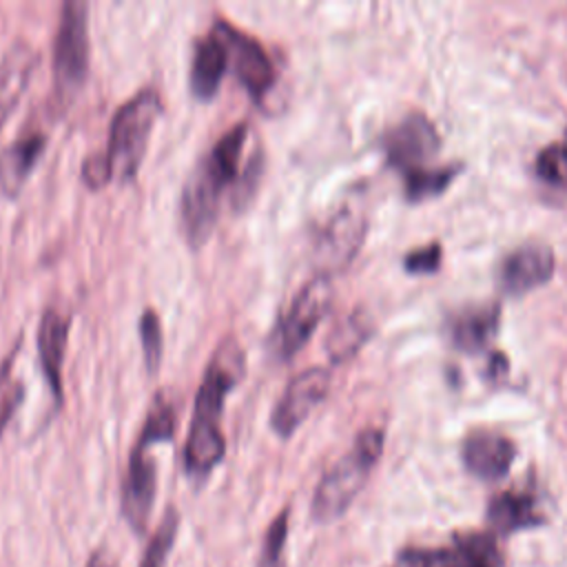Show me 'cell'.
Instances as JSON below:
<instances>
[{"mask_svg":"<svg viewBox=\"0 0 567 567\" xmlns=\"http://www.w3.org/2000/svg\"><path fill=\"white\" fill-rule=\"evenodd\" d=\"M246 372V354L235 337H226L217 343L197 396L190 416V430L184 447V467L190 476L204 478L226 452L224 434L219 427L224 403L230 390L241 381Z\"/></svg>","mask_w":567,"mask_h":567,"instance_id":"1","label":"cell"},{"mask_svg":"<svg viewBox=\"0 0 567 567\" xmlns=\"http://www.w3.org/2000/svg\"><path fill=\"white\" fill-rule=\"evenodd\" d=\"M248 140V124L237 122L230 126L210 151L195 164L190 175L186 177L179 204V217L184 237L193 248L202 246L219 217V204L224 193L239 184L241 173V155Z\"/></svg>","mask_w":567,"mask_h":567,"instance_id":"2","label":"cell"},{"mask_svg":"<svg viewBox=\"0 0 567 567\" xmlns=\"http://www.w3.org/2000/svg\"><path fill=\"white\" fill-rule=\"evenodd\" d=\"M175 423L177 416L171 401L164 394H155L131 450L128 467L122 481V514L137 534L146 529L157 492V467L151 452L155 445L173 439Z\"/></svg>","mask_w":567,"mask_h":567,"instance_id":"3","label":"cell"},{"mask_svg":"<svg viewBox=\"0 0 567 567\" xmlns=\"http://www.w3.org/2000/svg\"><path fill=\"white\" fill-rule=\"evenodd\" d=\"M381 452H383V430L365 427L357 434L350 452L343 454L323 474V478L315 489L310 512L317 523H330L350 507V503L363 489Z\"/></svg>","mask_w":567,"mask_h":567,"instance_id":"4","label":"cell"},{"mask_svg":"<svg viewBox=\"0 0 567 567\" xmlns=\"http://www.w3.org/2000/svg\"><path fill=\"white\" fill-rule=\"evenodd\" d=\"M162 113V97L155 89L144 86L133 97H128L113 115L109 128L106 162L111 175L117 182L135 179L140 164L144 159L151 131Z\"/></svg>","mask_w":567,"mask_h":567,"instance_id":"5","label":"cell"},{"mask_svg":"<svg viewBox=\"0 0 567 567\" xmlns=\"http://www.w3.org/2000/svg\"><path fill=\"white\" fill-rule=\"evenodd\" d=\"M89 73V7L66 0L53 40V89L58 104H69Z\"/></svg>","mask_w":567,"mask_h":567,"instance_id":"6","label":"cell"},{"mask_svg":"<svg viewBox=\"0 0 567 567\" xmlns=\"http://www.w3.org/2000/svg\"><path fill=\"white\" fill-rule=\"evenodd\" d=\"M332 299V284L328 275H315L290 301L272 330V354L281 361L292 359L317 330Z\"/></svg>","mask_w":567,"mask_h":567,"instance_id":"7","label":"cell"},{"mask_svg":"<svg viewBox=\"0 0 567 567\" xmlns=\"http://www.w3.org/2000/svg\"><path fill=\"white\" fill-rule=\"evenodd\" d=\"M210 33L221 42L228 69L255 102H261L275 86L277 73L268 51L248 33L224 18H215Z\"/></svg>","mask_w":567,"mask_h":567,"instance_id":"8","label":"cell"},{"mask_svg":"<svg viewBox=\"0 0 567 567\" xmlns=\"http://www.w3.org/2000/svg\"><path fill=\"white\" fill-rule=\"evenodd\" d=\"M381 144L388 164L401 175V179L434 168L432 159L441 151L436 126L419 111L408 113L392 128H388Z\"/></svg>","mask_w":567,"mask_h":567,"instance_id":"9","label":"cell"},{"mask_svg":"<svg viewBox=\"0 0 567 567\" xmlns=\"http://www.w3.org/2000/svg\"><path fill=\"white\" fill-rule=\"evenodd\" d=\"M368 230V217L354 202H343L321 228L315 244V259L321 275L346 268L359 252Z\"/></svg>","mask_w":567,"mask_h":567,"instance_id":"10","label":"cell"},{"mask_svg":"<svg viewBox=\"0 0 567 567\" xmlns=\"http://www.w3.org/2000/svg\"><path fill=\"white\" fill-rule=\"evenodd\" d=\"M330 388V370L315 365L292 377L272 408L270 427L277 436L288 439L306 421V416L323 401Z\"/></svg>","mask_w":567,"mask_h":567,"instance_id":"11","label":"cell"},{"mask_svg":"<svg viewBox=\"0 0 567 567\" xmlns=\"http://www.w3.org/2000/svg\"><path fill=\"white\" fill-rule=\"evenodd\" d=\"M554 250L547 244L529 241L514 248L498 268L501 288L512 295L520 297L540 286H545L554 275Z\"/></svg>","mask_w":567,"mask_h":567,"instance_id":"12","label":"cell"},{"mask_svg":"<svg viewBox=\"0 0 567 567\" xmlns=\"http://www.w3.org/2000/svg\"><path fill=\"white\" fill-rule=\"evenodd\" d=\"M461 454L470 474L481 481H498L509 472L516 447L505 434L478 427L465 436Z\"/></svg>","mask_w":567,"mask_h":567,"instance_id":"13","label":"cell"},{"mask_svg":"<svg viewBox=\"0 0 567 567\" xmlns=\"http://www.w3.org/2000/svg\"><path fill=\"white\" fill-rule=\"evenodd\" d=\"M69 317L62 315L58 308H47L40 317L38 326V357L44 372V379L51 388V394L58 403L64 401L62 392V363H64V350L69 339Z\"/></svg>","mask_w":567,"mask_h":567,"instance_id":"14","label":"cell"},{"mask_svg":"<svg viewBox=\"0 0 567 567\" xmlns=\"http://www.w3.org/2000/svg\"><path fill=\"white\" fill-rule=\"evenodd\" d=\"M38 51L27 40H16L0 60V128L18 106L38 66Z\"/></svg>","mask_w":567,"mask_h":567,"instance_id":"15","label":"cell"},{"mask_svg":"<svg viewBox=\"0 0 567 567\" xmlns=\"http://www.w3.org/2000/svg\"><path fill=\"white\" fill-rule=\"evenodd\" d=\"M501 323L498 303H478L467 306L454 315L450 321V339L461 352L474 354L496 337Z\"/></svg>","mask_w":567,"mask_h":567,"instance_id":"16","label":"cell"},{"mask_svg":"<svg viewBox=\"0 0 567 567\" xmlns=\"http://www.w3.org/2000/svg\"><path fill=\"white\" fill-rule=\"evenodd\" d=\"M226 69H228V62H226L224 47L215 38V33L208 31L193 47L190 71H188L190 93L197 100H210L217 93Z\"/></svg>","mask_w":567,"mask_h":567,"instance_id":"17","label":"cell"},{"mask_svg":"<svg viewBox=\"0 0 567 567\" xmlns=\"http://www.w3.org/2000/svg\"><path fill=\"white\" fill-rule=\"evenodd\" d=\"M44 135L40 131H29L16 137L2 153H0V190L7 197H16L29 173L33 171L40 153L44 151Z\"/></svg>","mask_w":567,"mask_h":567,"instance_id":"18","label":"cell"},{"mask_svg":"<svg viewBox=\"0 0 567 567\" xmlns=\"http://www.w3.org/2000/svg\"><path fill=\"white\" fill-rule=\"evenodd\" d=\"M374 332V323L372 317L363 310L357 308L352 312H348L328 334L326 339V350L332 363H343L350 357H354L361 346L372 337Z\"/></svg>","mask_w":567,"mask_h":567,"instance_id":"19","label":"cell"},{"mask_svg":"<svg viewBox=\"0 0 567 567\" xmlns=\"http://www.w3.org/2000/svg\"><path fill=\"white\" fill-rule=\"evenodd\" d=\"M487 518L501 534H509L523 527H532L540 523V514L536 512L534 498L523 492H501L489 501Z\"/></svg>","mask_w":567,"mask_h":567,"instance_id":"20","label":"cell"},{"mask_svg":"<svg viewBox=\"0 0 567 567\" xmlns=\"http://www.w3.org/2000/svg\"><path fill=\"white\" fill-rule=\"evenodd\" d=\"M458 171H461V164H443V166H434V168H427L423 173H416V175L403 179L405 197L410 202H421V199H427V197H436L454 182Z\"/></svg>","mask_w":567,"mask_h":567,"instance_id":"21","label":"cell"},{"mask_svg":"<svg viewBox=\"0 0 567 567\" xmlns=\"http://www.w3.org/2000/svg\"><path fill=\"white\" fill-rule=\"evenodd\" d=\"M463 567H501V551L496 547V540L489 534L483 532H470L456 536L454 543Z\"/></svg>","mask_w":567,"mask_h":567,"instance_id":"22","label":"cell"},{"mask_svg":"<svg viewBox=\"0 0 567 567\" xmlns=\"http://www.w3.org/2000/svg\"><path fill=\"white\" fill-rule=\"evenodd\" d=\"M177 525H179V514L175 507H168L144 549L140 567H164V560L177 536Z\"/></svg>","mask_w":567,"mask_h":567,"instance_id":"23","label":"cell"},{"mask_svg":"<svg viewBox=\"0 0 567 567\" xmlns=\"http://www.w3.org/2000/svg\"><path fill=\"white\" fill-rule=\"evenodd\" d=\"M288 536V509H281L268 525L255 567H286L284 547Z\"/></svg>","mask_w":567,"mask_h":567,"instance_id":"24","label":"cell"},{"mask_svg":"<svg viewBox=\"0 0 567 567\" xmlns=\"http://www.w3.org/2000/svg\"><path fill=\"white\" fill-rule=\"evenodd\" d=\"M140 343H142V352H144V363L146 370L151 374L157 372L159 361H162V348H164V339H162V321L155 308H146L140 317Z\"/></svg>","mask_w":567,"mask_h":567,"instance_id":"25","label":"cell"},{"mask_svg":"<svg viewBox=\"0 0 567 567\" xmlns=\"http://www.w3.org/2000/svg\"><path fill=\"white\" fill-rule=\"evenodd\" d=\"M536 173L549 184L567 186V131L563 142L549 144L538 153Z\"/></svg>","mask_w":567,"mask_h":567,"instance_id":"26","label":"cell"},{"mask_svg":"<svg viewBox=\"0 0 567 567\" xmlns=\"http://www.w3.org/2000/svg\"><path fill=\"white\" fill-rule=\"evenodd\" d=\"M396 567H463V560L456 551V547H410L399 554Z\"/></svg>","mask_w":567,"mask_h":567,"instance_id":"27","label":"cell"},{"mask_svg":"<svg viewBox=\"0 0 567 567\" xmlns=\"http://www.w3.org/2000/svg\"><path fill=\"white\" fill-rule=\"evenodd\" d=\"M13 357H9L2 365H0V436L9 423V419L16 414L18 405L24 399V388L22 383L13 377Z\"/></svg>","mask_w":567,"mask_h":567,"instance_id":"28","label":"cell"},{"mask_svg":"<svg viewBox=\"0 0 567 567\" xmlns=\"http://www.w3.org/2000/svg\"><path fill=\"white\" fill-rule=\"evenodd\" d=\"M441 261H443V248L441 244L434 241L408 252L403 257V268L410 275H430L441 268Z\"/></svg>","mask_w":567,"mask_h":567,"instance_id":"29","label":"cell"},{"mask_svg":"<svg viewBox=\"0 0 567 567\" xmlns=\"http://www.w3.org/2000/svg\"><path fill=\"white\" fill-rule=\"evenodd\" d=\"M113 179L111 175V166L106 162V155L104 153H97V155H89L82 164V182L97 190V188H104L109 182Z\"/></svg>","mask_w":567,"mask_h":567,"instance_id":"30","label":"cell"},{"mask_svg":"<svg viewBox=\"0 0 567 567\" xmlns=\"http://www.w3.org/2000/svg\"><path fill=\"white\" fill-rule=\"evenodd\" d=\"M86 567H113V563H111V558L104 551H95Z\"/></svg>","mask_w":567,"mask_h":567,"instance_id":"31","label":"cell"}]
</instances>
